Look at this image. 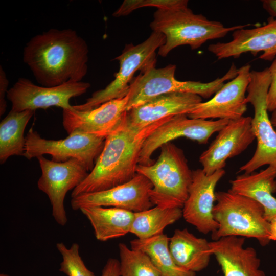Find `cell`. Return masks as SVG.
<instances>
[{
    "mask_svg": "<svg viewBox=\"0 0 276 276\" xmlns=\"http://www.w3.org/2000/svg\"><path fill=\"white\" fill-rule=\"evenodd\" d=\"M182 216L181 208H163L158 206L135 212L130 233L144 239L163 234L165 228Z\"/></svg>",
    "mask_w": 276,
    "mask_h": 276,
    "instance_id": "26",
    "label": "cell"
},
{
    "mask_svg": "<svg viewBox=\"0 0 276 276\" xmlns=\"http://www.w3.org/2000/svg\"><path fill=\"white\" fill-rule=\"evenodd\" d=\"M0 276H9V275L7 274L2 273L0 274Z\"/></svg>",
    "mask_w": 276,
    "mask_h": 276,
    "instance_id": "36",
    "label": "cell"
},
{
    "mask_svg": "<svg viewBox=\"0 0 276 276\" xmlns=\"http://www.w3.org/2000/svg\"><path fill=\"white\" fill-rule=\"evenodd\" d=\"M120 276H160L149 257L144 252L119 244Z\"/></svg>",
    "mask_w": 276,
    "mask_h": 276,
    "instance_id": "27",
    "label": "cell"
},
{
    "mask_svg": "<svg viewBox=\"0 0 276 276\" xmlns=\"http://www.w3.org/2000/svg\"><path fill=\"white\" fill-rule=\"evenodd\" d=\"M250 24L226 27L221 22L210 20L201 14H195L188 7L157 9L150 24L153 31L165 37V43L158 54L166 57L177 47L188 45L191 49L200 48L207 41L222 38L229 32L244 28Z\"/></svg>",
    "mask_w": 276,
    "mask_h": 276,
    "instance_id": "3",
    "label": "cell"
},
{
    "mask_svg": "<svg viewBox=\"0 0 276 276\" xmlns=\"http://www.w3.org/2000/svg\"><path fill=\"white\" fill-rule=\"evenodd\" d=\"M245 238L226 236L210 242L211 252L224 276H266L260 269V260L251 247H244Z\"/></svg>",
    "mask_w": 276,
    "mask_h": 276,
    "instance_id": "20",
    "label": "cell"
},
{
    "mask_svg": "<svg viewBox=\"0 0 276 276\" xmlns=\"http://www.w3.org/2000/svg\"><path fill=\"white\" fill-rule=\"evenodd\" d=\"M26 138L24 156L28 159L45 154L50 155L52 160L65 162L70 159L80 162L89 173L104 145L105 137L81 131H74L64 139L47 140L31 127Z\"/></svg>",
    "mask_w": 276,
    "mask_h": 276,
    "instance_id": "9",
    "label": "cell"
},
{
    "mask_svg": "<svg viewBox=\"0 0 276 276\" xmlns=\"http://www.w3.org/2000/svg\"><path fill=\"white\" fill-rule=\"evenodd\" d=\"M270 81L268 68L250 72L246 99L254 109L251 127L257 145L254 154L240 167L239 172L250 174L264 165L271 166L276 171V130L269 117L267 108Z\"/></svg>",
    "mask_w": 276,
    "mask_h": 276,
    "instance_id": "8",
    "label": "cell"
},
{
    "mask_svg": "<svg viewBox=\"0 0 276 276\" xmlns=\"http://www.w3.org/2000/svg\"><path fill=\"white\" fill-rule=\"evenodd\" d=\"M202 102L199 96L182 93L159 95L126 111L125 120L130 127L141 130L161 120L187 114Z\"/></svg>",
    "mask_w": 276,
    "mask_h": 276,
    "instance_id": "19",
    "label": "cell"
},
{
    "mask_svg": "<svg viewBox=\"0 0 276 276\" xmlns=\"http://www.w3.org/2000/svg\"><path fill=\"white\" fill-rule=\"evenodd\" d=\"M268 68L271 81L267 95V108L269 112H273L276 110V57Z\"/></svg>",
    "mask_w": 276,
    "mask_h": 276,
    "instance_id": "30",
    "label": "cell"
},
{
    "mask_svg": "<svg viewBox=\"0 0 276 276\" xmlns=\"http://www.w3.org/2000/svg\"><path fill=\"white\" fill-rule=\"evenodd\" d=\"M263 9L271 17L276 18V0L262 1Z\"/></svg>",
    "mask_w": 276,
    "mask_h": 276,
    "instance_id": "33",
    "label": "cell"
},
{
    "mask_svg": "<svg viewBox=\"0 0 276 276\" xmlns=\"http://www.w3.org/2000/svg\"><path fill=\"white\" fill-rule=\"evenodd\" d=\"M101 276H120V262L114 258H109L105 265Z\"/></svg>",
    "mask_w": 276,
    "mask_h": 276,
    "instance_id": "32",
    "label": "cell"
},
{
    "mask_svg": "<svg viewBox=\"0 0 276 276\" xmlns=\"http://www.w3.org/2000/svg\"><path fill=\"white\" fill-rule=\"evenodd\" d=\"M57 249L62 257L59 271L67 276H95L85 265L79 253V245L73 243L68 248L63 242L57 243Z\"/></svg>",
    "mask_w": 276,
    "mask_h": 276,
    "instance_id": "28",
    "label": "cell"
},
{
    "mask_svg": "<svg viewBox=\"0 0 276 276\" xmlns=\"http://www.w3.org/2000/svg\"><path fill=\"white\" fill-rule=\"evenodd\" d=\"M156 162L138 165L136 173L151 182L150 197L153 205L163 208H181L188 196L192 171L182 149L169 142L160 147Z\"/></svg>",
    "mask_w": 276,
    "mask_h": 276,
    "instance_id": "4",
    "label": "cell"
},
{
    "mask_svg": "<svg viewBox=\"0 0 276 276\" xmlns=\"http://www.w3.org/2000/svg\"><path fill=\"white\" fill-rule=\"evenodd\" d=\"M225 173L224 169L210 175L201 169L192 171L188 196L182 208V217L203 234L213 233L218 228L213 215L216 201L215 190Z\"/></svg>",
    "mask_w": 276,
    "mask_h": 276,
    "instance_id": "15",
    "label": "cell"
},
{
    "mask_svg": "<svg viewBox=\"0 0 276 276\" xmlns=\"http://www.w3.org/2000/svg\"><path fill=\"white\" fill-rule=\"evenodd\" d=\"M230 121L192 119L186 114L168 118L145 140L142 146L139 165L147 166L154 161L151 156L154 152L166 143L179 137H186L206 144L214 133L219 132Z\"/></svg>",
    "mask_w": 276,
    "mask_h": 276,
    "instance_id": "12",
    "label": "cell"
},
{
    "mask_svg": "<svg viewBox=\"0 0 276 276\" xmlns=\"http://www.w3.org/2000/svg\"><path fill=\"white\" fill-rule=\"evenodd\" d=\"M37 159L41 170L37 181L38 188L48 196L55 221L63 226L68 220L64 206L66 195L79 185L89 172L76 159L62 163L48 159L43 156Z\"/></svg>",
    "mask_w": 276,
    "mask_h": 276,
    "instance_id": "10",
    "label": "cell"
},
{
    "mask_svg": "<svg viewBox=\"0 0 276 276\" xmlns=\"http://www.w3.org/2000/svg\"><path fill=\"white\" fill-rule=\"evenodd\" d=\"M176 65L170 64L162 68L152 67L134 77L130 84L126 111L159 95L171 93L195 94L208 99L214 95L227 80L234 79L238 68L232 63L227 73L221 78L202 83L178 80L175 77Z\"/></svg>",
    "mask_w": 276,
    "mask_h": 276,
    "instance_id": "6",
    "label": "cell"
},
{
    "mask_svg": "<svg viewBox=\"0 0 276 276\" xmlns=\"http://www.w3.org/2000/svg\"><path fill=\"white\" fill-rule=\"evenodd\" d=\"M187 0H125L112 13L116 17L126 16L136 9L156 7L157 9H173L188 7Z\"/></svg>",
    "mask_w": 276,
    "mask_h": 276,
    "instance_id": "29",
    "label": "cell"
},
{
    "mask_svg": "<svg viewBox=\"0 0 276 276\" xmlns=\"http://www.w3.org/2000/svg\"><path fill=\"white\" fill-rule=\"evenodd\" d=\"M80 210L89 221L99 241H106L130 232L134 212L103 206L84 207Z\"/></svg>",
    "mask_w": 276,
    "mask_h": 276,
    "instance_id": "23",
    "label": "cell"
},
{
    "mask_svg": "<svg viewBox=\"0 0 276 276\" xmlns=\"http://www.w3.org/2000/svg\"><path fill=\"white\" fill-rule=\"evenodd\" d=\"M128 100L127 95L87 111L63 109V126L68 134L81 131L106 138L123 121Z\"/></svg>",
    "mask_w": 276,
    "mask_h": 276,
    "instance_id": "18",
    "label": "cell"
},
{
    "mask_svg": "<svg viewBox=\"0 0 276 276\" xmlns=\"http://www.w3.org/2000/svg\"><path fill=\"white\" fill-rule=\"evenodd\" d=\"M9 81L6 74L1 66L0 67V116L3 115L7 109V102L6 97L9 89H8Z\"/></svg>",
    "mask_w": 276,
    "mask_h": 276,
    "instance_id": "31",
    "label": "cell"
},
{
    "mask_svg": "<svg viewBox=\"0 0 276 276\" xmlns=\"http://www.w3.org/2000/svg\"><path fill=\"white\" fill-rule=\"evenodd\" d=\"M270 240L276 241V217L273 218L270 221Z\"/></svg>",
    "mask_w": 276,
    "mask_h": 276,
    "instance_id": "34",
    "label": "cell"
},
{
    "mask_svg": "<svg viewBox=\"0 0 276 276\" xmlns=\"http://www.w3.org/2000/svg\"><path fill=\"white\" fill-rule=\"evenodd\" d=\"M252 118L242 117L230 121L218 132L208 148L199 157L203 171L210 175L223 169L226 160L245 151L256 139Z\"/></svg>",
    "mask_w": 276,
    "mask_h": 276,
    "instance_id": "16",
    "label": "cell"
},
{
    "mask_svg": "<svg viewBox=\"0 0 276 276\" xmlns=\"http://www.w3.org/2000/svg\"><path fill=\"white\" fill-rule=\"evenodd\" d=\"M276 171L271 166L259 172L239 175L229 181L230 190L250 198L263 208L265 217L269 222L276 217Z\"/></svg>",
    "mask_w": 276,
    "mask_h": 276,
    "instance_id": "21",
    "label": "cell"
},
{
    "mask_svg": "<svg viewBox=\"0 0 276 276\" xmlns=\"http://www.w3.org/2000/svg\"><path fill=\"white\" fill-rule=\"evenodd\" d=\"M250 65L238 68L237 75L223 86L209 100L197 104L187 115L192 119L235 120L247 110L245 93L250 82Z\"/></svg>",
    "mask_w": 276,
    "mask_h": 276,
    "instance_id": "14",
    "label": "cell"
},
{
    "mask_svg": "<svg viewBox=\"0 0 276 276\" xmlns=\"http://www.w3.org/2000/svg\"><path fill=\"white\" fill-rule=\"evenodd\" d=\"M90 87L89 83L83 81L47 87L20 78L9 89L6 97L12 104L11 110L15 112L35 111L52 106L73 110V105L70 103L71 99L85 94Z\"/></svg>",
    "mask_w": 276,
    "mask_h": 276,
    "instance_id": "11",
    "label": "cell"
},
{
    "mask_svg": "<svg viewBox=\"0 0 276 276\" xmlns=\"http://www.w3.org/2000/svg\"><path fill=\"white\" fill-rule=\"evenodd\" d=\"M35 111L20 112L12 110L0 123V163H5L10 156H24L26 138L24 136L27 125Z\"/></svg>",
    "mask_w": 276,
    "mask_h": 276,
    "instance_id": "24",
    "label": "cell"
},
{
    "mask_svg": "<svg viewBox=\"0 0 276 276\" xmlns=\"http://www.w3.org/2000/svg\"><path fill=\"white\" fill-rule=\"evenodd\" d=\"M153 188L150 180L137 173L129 181L97 192L83 194L71 198L74 210L91 206L113 207L137 212L152 208L150 192Z\"/></svg>",
    "mask_w": 276,
    "mask_h": 276,
    "instance_id": "13",
    "label": "cell"
},
{
    "mask_svg": "<svg viewBox=\"0 0 276 276\" xmlns=\"http://www.w3.org/2000/svg\"><path fill=\"white\" fill-rule=\"evenodd\" d=\"M165 42L163 34L152 31L147 39L137 45L126 44L122 53L114 59L119 61L120 65L114 79L104 88L93 93L85 103L73 105V109L79 111H87L110 100L126 96L135 73L138 70L142 73L155 67L156 51Z\"/></svg>",
    "mask_w": 276,
    "mask_h": 276,
    "instance_id": "7",
    "label": "cell"
},
{
    "mask_svg": "<svg viewBox=\"0 0 276 276\" xmlns=\"http://www.w3.org/2000/svg\"><path fill=\"white\" fill-rule=\"evenodd\" d=\"M272 112V113L270 118V121L273 126L275 128V129L276 130V110Z\"/></svg>",
    "mask_w": 276,
    "mask_h": 276,
    "instance_id": "35",
    "label": "cell"
},
{
    "mask_svg": "<svg viewBox=\"0 0 276 276\" xmlns=\"http://www.w3.org/2000/svg\"><path fill=\"white\" fill-rule=\"evenodd\" d=\"M215 196L213 215L218 228L212 233L213 240L234 236L255 238L262 246L268 244L270 223L260 204L230 189L216 192Z\"/></svg>",
    "mask_w": 276,
    "mask_h": 276,
    "instance_id": "5",
    "label": "cell"
},
{
    "mask_svg": "<svg viewBox=\"0 0 276 276\" xmlns=\"http://www.w3.org/2000/svg\"><path fill=\"white\" fill-rule=\"evenodd\" d=\"M168 118L138 130L128 126L124 117L122 123L105 138L93 169L72 191L71 198L106 190L132 179L137 174L145 140Z\"/></svg>",
    "mask_w": 276,
    "mask_h": 276,
    "instance_id": "2",
    "label": "cell"
},
{
    "mask_svg": "<svg viewBox=\"0 0 276 276\" xmlns=\"http://www.w3.org/2000/svg\"><path fill=\"white\" fill-rule=\"evenodd\" d=\"M89 49L72 29H51L31 38L22 53L24 63L40 85L80 82L88 71Z\"/></svg>",
    "mask_w": 276,
    "mask_h": 276,
    "instance_id": "1",
    "label": "cell"
},
{
    "mask_svg": "<svg viewBox=\"0 0 276 276\" xmlns=\"http://www.w3.org/2000/svg\"><path fill=\"white\" fill-rule=\"evenodd\" d=\"M209 243L204 238L197 237L187 228L177 229L170 238L169 247L178 266L196 272L204 269L209 265L212 255Z\"/></svg>",
    "mask_w": 276,
    "mask_h": 276,
    "instance_id": "22",
    "label": "cell"
},
{
    "mask_svg": "<svg viewBox=\"0 0 276 276\" xmlns=\"http://www.w3.org/2000/svg\"><path fill=\"white\" fill-rule=\"evenodd\" d=\"M170 238L166 234L130 241L131 248L142 251L150 258L160 276H196V272L186 270L174 262L170 252Z\"/></svg>",
    "mask_w": 276,
    "mask_h": 276,
    "instance_id": "25",
    "label": "cell"
},
{
    "mask_svg": "<svg viewBox=\"0 0 276 276\" xmlns=\"http://www.w3.org/2000/svg\"><path fill=\"white\" fill-rule=\"evenodd\" d=\"M232 37L229 42L209 45L208 50L219 60L238 58L247 52L255 55L263 52L259 58L264 60L272 61L276 57V18L270 17L262 26L237 29Z\"/></svg>",
    "mask_w": 276,
    "mask_h": 276,
    "instance_id": "17",
    "label": "cell"
}]
</instances>
